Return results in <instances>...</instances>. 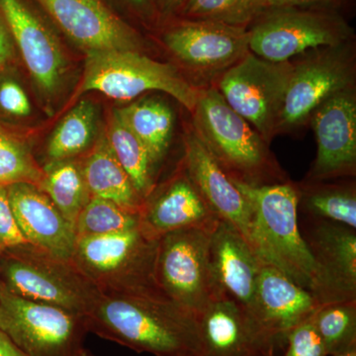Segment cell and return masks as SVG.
<instances>
[{"instance_id":"1","label":"cell","mask_w":356,"mask_h":356,"mask_svg":"<svg viewBox=\"0 0 356 356\" xmlns=\"http://www.w3.org/2000/svg\"><path fill=\"white\" fill-rule=\"evenodd\" d=\"M86 322L88 332L137 353L198 355V318L165 295L102 293Z\"/></svg>"},{"instance_id":"2","label":"cell","mask_w":356,"mask_h":356,"mask_svg":"<svg viewBox=\"0 0 356 356\" xmlns=\"http://www.w3.org/2000/svg\"><path fill=\"white\" fill-rule=\"evenodd\" d=\"M232 180L252 207L259 257L311 292L322 305L334 303L322 270L300 231L297 186L289 182L250 185Z\"/></svg>"},{"instance_id":"3","label":"cell","mask_w":356,"mask_h":356,"mask_svg":"<svg viewBox=\"0 0 356 356\" xmlns=\"http://www.w3.org/2000/svg\"><path fill=\"white\" fill-rule=\"evenodd\" d=\"M192 112L194 132L232 179L250 185L280 179L266 140L217 88L200 91Z\"/></svg>"},{"instance_id":"4","label":"cell","mask_w":356,"mask_h":356,"mask_svg":"<svg viewBox=\"0 0 356 356\" xmlns=\"http://www.w3.org/2000/svg\"><path fill=\"white\" fill-rule=\"evenodd\" d=\"M158 245L138 226L77 238L72 261L100 293L165 295L156 280Z\"/></svg>"},{"instance_id":"5","label":"cell","mask_w":356,"mask_h":356,"mask_svg":"<svg viewBox=\"0 0 356 356\" xmlns=\"http://www.w3.org/2000/svg\"><path fill=\"white\" fill-rule=\"evenodd\" d=\"M0 284L22 298L84 318L102 294L74 262L58 259L28 243L2 250Z\"/></svg>"},{"instance_id":"6","label":"cell","mask_w":356,"mask_h":356,"mask_svg":"<svg viewBox=\"0 0 356 356\" xmlns=\"http://www.w3.org/2000/svg\"><path fill=\"white\" fill-rule=\"evenodd\" d=\"M86 91H98L118 100L161 91L191 112L200 92L173 65L156 62L142 51L118 50L86 53L83 83L77 95Z\"/></svg>"},{"instance_id":"7","label":"cell","mask_w":356,"mask_h":356,"mask_svg":"<svg viewBox=\"0 0 356 356\" xmlns=\"http://www.w3.org/2000/svg\"><path fill=\"white\" fill-rule=\"evenodd\" d=\"M212 232L189 228L159 240L156 273L163 294L199 317L220 293L209 254Z\"/></svg>"},{"instance_id":"8","label":"cell","mask_w":356,"mask_h":356,"mask_svg":"<svg viewBox=\"0 0 356 356\" xmlns=\"http://www.w3.org/2000/svg\"><path fill=\"white\" fill-rule=\"evenodd\" d=\"M248 33L250 51L283 63L312 49L346 44L353 30L336 13L285 6L268 7Z\"/></svg>"},{"instance_id":"9","label":"cell","mask_w":356,"mask_h":356,"mask_svg":"<svg viewBox=\"0 0 356 356\" xmlns=\"http://www.w3.org/2000/svg\"><path fill=\"white\" fill-rule=\"evenodd\" d=\"M0 330L27 356H79L86 318L17 296L0 284Z\"/></svg>"},{"instance_id":"10","label":"cell","mask_w":356,"mask_h":356,"mask_svg":"<svg viewBox=\"0 0 356 356\" xmlns=\"http://www.w3.org/2000/svg\"><path fill=\"white\" fill-rule=\"evenodd\" d=\"M292 70L291 63L270 62L248 51L225 70L218 90L266 142L277 133Z\"/></svg>"},{"instance_id":"11","label":"cell","mask_w":356,"mask_h":356,"mask_svg":"<svg viewBox=\"0 0 356 356\" xmlns=\"http://www.w3.org/2000/svg\"><path fill=\"white\" fill-rule=\"evenodd\" d=\"M346 44L327 47L293 65L277 132L298 127L332 96L351 88L355 63Z\"/></svg>"},{"instance_id":"12","label":"cell","mask_w":356,"mask_h":356,"mask_svg":"<svg viewBox=\"0 0 356 356\" xmlns=\"http://www.w3.org/2000/svg\"><path fill=\"white\" fill-rule=\"evenodd\" d=\"M65 36L86 53L142 51L139 32L102 0H36Z\"/></svg>"},{"instance_id":"13","label":"cell","mask_w":356,"mask_h":356,"mask_svg":"<svg viewBox=\"0 0 356 356\" xmlns=\"http://www.w3.org/2000/svg\"><path fill=\"white\" fill-rule=\"evenodd\" d=\"M163 44L177 60L200 74L228 70L250 51L248 28L184 19L166 28Z\"/></svg>"},{"instance_id":"14","label":"cell","mask_w":356,"mask_h":356,"mask_svg":"<svg viewBox=\"0 0 356 356\" xmlns=\"http://www.w3.org/2000/svg\"><path fill=\"white\" fill-rule=\"evenodd\" d=\"M322 306L318 300L282 271L264 264L254 302L245 312L262 337L274 350L286 346L287 336Z\"/></svg>"},{"instance_id":"15","label":"cell","mask_w":356,"mask_h":356,"mask_svg":"<svg viewBox=\"0 0 356 356\" xmlns=\"http://www.w3.org/2000/svg\"><path fill=\"white\" fill-rule=\"evenodd\" d=\"M0 15L35 83L44 95H55L65 70L64 51L55 33L24 0H0Z\"/></svg>"},{"instance_id":"16","label":"cell","mask_w":356,"mask_h":356,"mask_svg":"<svg viewBox=\"0 0 356 356\" xmlns=\"http://www.w3.org/2000/svg\"><path fill=\"white\" fill-rule=\"evenodd\" d=\"M317 139L313 181L355 175L356 168V99L353 88L323 103L312 114Z\"/></svg>"},{"instance_id":"17","label":"cell","mask_w":356,"mask_h":356,"mask_svg":"<svg viewBox=\"0 0 356 356\" xmlns=\"http://www.w3.org/2000/svg\"><path fill=\"white\" fill-rule=\"evenodd\" d=\"M220 220L185 168L159 191H153L140 211V228L156 240L177 229L196 228L213 232Z\"/></svg>"},{"instance_id":"18","label":"cell","mask_w":356,"mask_h":356,"mask_svg":"<svg viewBox=\"0 0 356 356\" xmlns=\"http://www.w3.org/2000/svg\"><path fill=\"white\" fill-rule=\"evenodd\" d=\"M184 168L218 217L233 225L257 252L250 203L195 132L185 140Z\"/></svg>"},{"instance_id":"19","label":"cell","mask_w":356,"mask_h":356,"mask_svg":"<svg viewBox=\"0 0 356 356\" xmlns=\"http://www.w3.org/2000/svg\"><path fill=\"white\" fill-rule=\"evenodd\" d=\"M9 203L26 242L58 259L72 261L77 236L48 196L31 184L7 186Z\"/></svg>"},{"instance_id":"20","label":"cell","mask_w":356,"mask_h":356,"mask_svg":"<svg viewBox=\"0 0 356 356\" xmlns=\"http://www.w3.org/2000/svg\"><path fill=\"white\" fill-rule=\"evenodd\" d=\"M198 330L197 356H266L274 350L243 307L224 291L199 316Z\"/></svg>"},{"instance_id":"21","label":"cell","mask_w":356,"mask_h":356,"mask_svg":"<svg viewBox=\"0 0 356 356\" xmlns=\"http://www.w3.org/2000/svg\"><path fill=\"white\" fill-rule=\"evenodd\" d=\"M300 231L322 270L334 303L356 300L355 229L316 220Z\"/></svg>"},{"instance_id":"22","label":"cell","mask_w":356,"mask_h":356,"mask_svg":"<svg viewBox=\"0 0 356 356\" xmlns=\"http://www.w3.org/2000/svg\"><path fill=\"white\" fill-rule=\"evenodd\" d=\"M211 266L218 285L248 311L254 302L261 266L266 264L229 222L220 220L211 233Z\"/></svg>"},{"instance_id":"23","label":"cell","mask_w":356,"mask_h":356,"mask_svg":"<svg viewBox=\"0 0 356 356\" xmlns=\"http://www.w3.org/2000/svg\"><path fill=\"white\" fill-rule=\"evenodd\" d=\"M91 197L111 201L124 209L139 213L143 200L127 172L117 161L105 136H102L81 163Z\"/></svg>"},{"instance_id":"24","label":"cell","mask_w":356,"mask_h":356,"mask_svg":"<svg viewBox=\"0 0 356 356\" xmlns=\"http://www.w3.org/2000/svg\"><path fill=\"white\" fill-rule=\"evenodd\" d=\"M126 126L144 144L154 166L165 158L175 127V114L159 97H145L117 110Z\"/></svg>"},{"instance_id":"25","label":"cell","mask_w":356,"mask_h":356,"mask_svg":"<svg viewBox=\"0 0 356 356\" xmlns=\"http://www.w3.org/2000/svg\"><path fill=\"white\" fill-rule=\"evenodd\" d=\"M105 138L144 202L154 189V166L146 147L126 126L117 110L110 117Z\"/></svg>"},{"instance_id":"26","label":"cell","mask_w":356,"mask_h":356,"mask_svg":"<svg viewBox=\"0 0 356 356\" xmlns=\"http://www.w3.org/2000/svg\"><path fill=\"white\" fill-rule=\"evenodd\" d=\"M43 170L40 191L74 228L77 217L91 199L81 163L67 159L50 163Z\"/></svg>"},{"instance_id":"27","label":"cell","mask_w":356,"mask_h":356,"mask_svg":"<svg viewBox=\"0 0 356 356\" xmlns=\"http://www.w3.org/2000/svg\"><path fill=\"white\" fill-rule=\"evenodd\" d=\"M95 105L83 100L76 105L51 133L47 146L50 163L72 159L92 144L96 132Z\"/></svg>"},{"instance_id":"28","label":"cell","mask_w":356,"mask_h":356,"mask_svg":"<svg viewBox=\"0 0 356 356\" xmlns=\"http://www.w3.org/2000/svg\"><path fill=\"white\" fill-rule=\"evenodd\" d=\"M313 318L327 356L356 346V300L325 304Z\"/></svg>"},{"instance_id":"29","label":"cell","mask_w":356,"mask_h":356,"mask_svg":"<svg viewBox=\"0 0 356 356\" xmlns=\"http://www.w3.org/2000/svg\"><path fill=\"white\" fill-rule=\"evenodd\" d=\"M266 0H186L184 19L209 20L248 28L268 8Z\"/></svg>"},{"instance_id":"30","label":"cell","mask_w":356,"mask_h":356,"mask_svg":"<svg viewBox=\"0 0 356 356\" xmlns=\"http://www.w3.org/2000/svg\"><path fill=\"white\" fill-rule=\"evenodd\" d=\"M309 214L317 220H325L356 229V195L353 188L341 186H318L309 188L306 194L299 191Z\"/></svg>"},{"instance_id":"31","label":"cell","mask_w":356,"mask_h":356,"mask_svg":"<svg viewBox=\"0 0 356 356\" xmlns=\"http://www.w3.org/2000/svg\"><path fill=\"white\" fill-rule=\"evenodd\" d=\"M140 226L139 213L120 207L111 201L91 197L77 217L74 232L77 238L106 235Z\"/></svg>"},{"instance_id":"32","label":"cell","mask_w":356,"mask_h":356,"mask_svg":"<svg viewBox=\"0 0 356 356\" xmlns=\"http://www.w3.org/2000/svg\"><path fill=\"white\" fill-rule=\"evenodd\" d=\"M43 175L44 170L28 147L13 136L0 131V187L16 184L38 186Z\"/></svg>"},{"instance_id":"33","label":"cell","mask_w":356,"mask_h":356,"mask_svg":"<svg viewBox=\"0 0 356 356\" xmlns=\"http://www.w3.org/2000/svg\"><path fill=\"white\" fill-rule=\"evenodd\" d=\"M313 316L300 323L288 334L284 356H327Z\"/></svg>"},{"instance_id":"34","label":"cell","mask_w":356,"mask_h":356,"mask_svg":"<svg viewBox=\"0 0 356 356\" xmlns=\"http://www.w3.org/2000/svg\"><path fill=\"white\" fill-rule=\"evenodd\" d=\"M27 243L9 203L7 187H0V250Z\"/></svg>"},{"instance_id":"35","label":"cell","mask_w":356,"mask_h":356,"mask_svg":"<svg viewBox=\"0 0 356 356\" xmlns=\"http://www.w3.org/2000/svg\"><path fill=\"white\" fill-rule=\"evenodd\" d=\"M0 109L16 117H25L31 113L29 98L19 83L10 79L0 83Z\"/></svg>"},{"instance_id":"36","label":"cell","mask_w":356,"mask_h":356,"mask_svg":"<svg viewBox=\"0 0 356 356\" xmlns=\"http://www.w3.org/2000/svg\"><path fill=\"white\" fill-rule=\"evenodd\" d=\"M125 10L132 14L143 24L153 25L159 15L154 0H116Z\"/></svg>"},{"instance_id":"37","label":"cell","mask_w":356,"mask_h":356,"mask_svg":"<svg viewBox=\"0 0 356 356\" xmlns=\"http://www.w3.org/2000/svg\"><path fill=\"white\" fill-rule=\"evenodd\" d=\"M14 55V41L6 21L0 15V67L7 64Z\"/></svg>"},{"instance_id":"38","label":"cell","mask_w":356,"mask_h":356,"mask_svg":"<svg viewBox=\"0 0 356 356\" xmlns=\"http://www.w3.org/2000/svg\"><path fill=\"white\" fill-rule=\"evenodd\" d=\"M186 0H154L159 18L172 17L179 13Z\"/></svg>"},{"instance_id":"39","label":"cell","mask_w":356,"mask_h":356,"mask_svg":"<svg viewBox=\"0 0 356 356\" xmlns=\"http://www.w3.org/2000/svg\"><path fill=\"white\" fill-rule=\"evenodd\" d=\"M0 356H27L0 330Z\"/></svg>"},{"instance_id":"40","label":"cell","mask_w":356,"mask_h":356,"mask_svg":"<svg viewBox=\"0 0 356 356\" xmlns=\"http://www.w3.org/2000/svg\"><path fill=\"white\" fill-rule=\"evenodd\" d=\"M269 7L299 6L302 4L313 3L321 0H266Z\"/></svg>"},{"instance_id":"41","label":"cell","mask_w":356,"mask_h":356,"mask_svg":"<svg viewBox=\"0 0 356 356\" xmlns=\"http://www.w3.org/2000/svg\"><path fill=\"white\" fill-rule=\"evenodd\" d=\"M331 356H356V346H353L350 350H344L343 353H337V355Z\"/></svg>"},{"instance_id":"42","label":"cell","mask_w":356,"mask_h":356,"mask_svg":"<svg viewBox=\"0 0 356 356\" xmlns=\"http://www.w3.org/2000/svg\"><path fill=\"white\" fill-rule=\"evenodd\" d=\"M79 356H91V355H90V353H88V350H83V351H81V353H79Z\"/></svg>"},{"instance_id":"43","label":"cell","mask_w":356,"mask_h":356,"mask_svg":"<svg viewBox=\"0 0 356 356\" xmlns=\"http://www.w3.org/2000/svg\"><path fill=\"white\" fill-rule=\"evenodd\" d=\"M266 356H274V350H269Z\"/></svg>"},{"instance_id":"44","label":"cell","mask_w":356,"mask_h":356,"mask_svg":"<svg viewBox=\"0 0 356 356\" xmlns=\"http://www.w3.org/2000/svg\"><path fill=\"white\" fill-rule=\"evenodd\" d=\"M0 254H1V250H0Z\"/></svg>"}]
</instances>
